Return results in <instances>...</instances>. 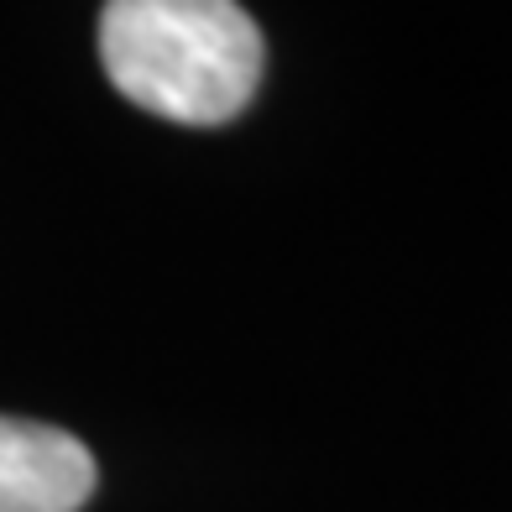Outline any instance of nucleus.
I'll use <instances>...</instances> for the list:
<instances>
[{
    "label": "nucleus",
    "instance_id": "obj_2",
    "mask_svg": "<svg viewBox=\"0 0 512 512\" xmlns=\"http://www.w3.org/2000/svg\"><path fill=\"white\" fill-rule=\"evenodd\" d=\"M95 455L58 424L0 413V512H79L95 497Z\"/></svg>",
    "mask_w": 512,
    "mask_h": 512
},
{
    "label": "nucleus",
    "instance_id": "obj_1",
    "mask_svg": "<svg viewBox=\"0 0 512 512\" xmlns=\"http://www.w3.org/2000/svg\"><path fill=\"white\" fill-rule=\"evenodd\" d=\"M262 32L241 0H105L100 63L131 105L178 126H225L262 84Z\"/></svg>",
    "mask_w": 512,
    "mask_h": 512
}]
</instances>
